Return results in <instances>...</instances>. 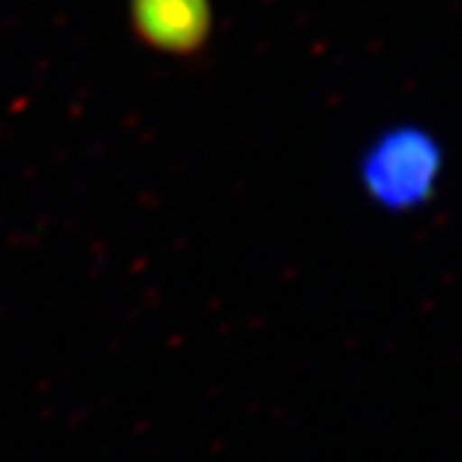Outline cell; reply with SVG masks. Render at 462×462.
<instances>
[{
    "instance_id": "cell-1",
    "label": "cell",
    "mask_w": 462,
    "mask_h": 462,
    "mask_svg": "<svg viewBox=\"0 0 462 462\" xmlns=\"http://www.w3.org/2000/svg\"><path fill=\"white\" fill-rule=\"evenodd\" d=\"M442 175L445 149L430 129L416 124L378 132L357 162L363 196L388 214H411L427 206Z\"/></svg>"
},
{
    "instance_id": "cell-2",
    "label": "cell",
    "mask_w": 462,
    "mask_h": 462,
    "mask_svg": "<svg viewBox=\"0 0 462 462\" xmlns=\"http://www.w3.org/2000/svg\"><path fill=\"white\" fill-rule=\"evenodd\" d=\"M132 29L149 50L196 57L214 32L211 0H132Z\"/></svg>"
}]
</instances>
